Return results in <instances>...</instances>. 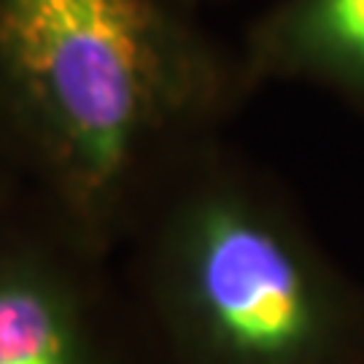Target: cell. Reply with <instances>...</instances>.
I'll return each mask as SVG.
<instances>
[{
    "label": "cell",
    "mask_w": 364,
    "mask_h": 364,
    "mask_svg": "<svg viewBox=\"0 0 364 364\" xmlns=\"http://www.w3.org/2000/svg\"><path fill=\"white\" fill-rule=\"evenodd\" d=\"M246 87L178 0H0V183L117 254Z\"/></svg>",
    "instance_id": "1"
},
{
    "label": "cell",
    "mask_w": 364,
    "mask_h": 364,
    "mask_svg": "<svg viewBox=\"0 0 364 364\" xmlns=\"http://www.w3.org/2000/svg\"><path fill=\"white\" fill-rule=\"evenodd\" d=\"M117 264L151 364H364V281L219 138L159 183Z\"/></svg>",
    "instance_id": "2"
},
{
    "label": "cell",
    "mask_w": 364,
    "mask_h": 364,
    "mask_svg": "<svg viewBox=\"0 0 364 364\" xmlns=\"http://www.w3.org/2000/svg\"><path fill=\"white\" fill-rule=\"evenodd\" d=\"M0 364H151L117 254L3 183Z\"/></svg>",
    "instance_id": "3"
},
{
    "label": "cell",
    "mask_w": 364,
    "mask_h": 364,
    "mask_svg": "<svg viewBox=\"0 0 364 364\" xmlns=\"http://www.w3.org/2000/svg\"><path fill=\"white\" fill-rule=\"evenodd\" d=\"M248 84L294 78L364 97V0H289L240 57Z\"/></svg>",
    "instance_id": "4"
},
{
    "label": "cell",
    "mask_w": 364,
    "mask_h": 364,
    "mask_svg": "<svg viewBox=\"0 0 364 364\" xmlns=\"http://www.w3.org/2000/svg\"><path fill=\"white\" fill-rule=\"evenodd\" d=\"M178 3H183V6H189V9H195L197 11V3H200V0H178Z\"/></svg>",
    "instance_id": "5"
}]
</instances>
